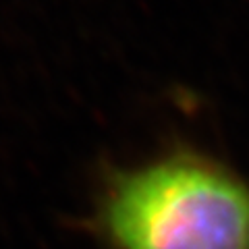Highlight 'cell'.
<instances>
[{"mask_svg": "<svg viewBox=\"0 0 249 249\" xmlns=\"http://www.w3.org/2000/svg\"><path fill=\"white\" fill-rule=\"evenodd\" d=\"M85 229L108 249H249V181L178 143L137 166H104Z\"/></svg>", "mask_w": 249, "mask_h": 249, "instance_id": "cell-1", "label": "cell"}]
</instances>
